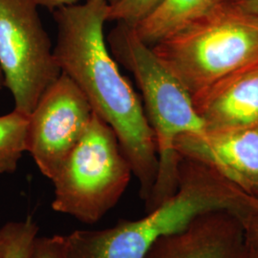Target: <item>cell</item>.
<instances>
[{
  "instance_id": "obj_22",
  "label": "cell",
  "mask_w": 258,
  "mask_h": 258,
  "mask_svg": "<svg viewBox=\"0 0 258 258\" xmlns=\"http://www.w3.org/2000/svg\"><path fill=\"white\" fill-rule=\"evenodd\" d=\"M107 1H108L109 4H113V3H115L117 0H107Z\"/></svg>"
},
{
  "instance_id": "obj_8",
  "label": "cell",
  "mask_w": 258,
  "mask_h": 258,
  "mask_svg": "<svg viewBox=\"0 0 258 258\" xmlns=\"http://www.w3.org/2000/svg\"><path fill=\"white\" fill-rule=\"evenodd\" d=\"M175 149L258 199V128L186 133L177 138Z\"/></svg>"
},
{
  "instance_id": "obj_1",
  "label": "cell",
  "mask_w": 258,
  "mask_h": 258,
  "mask_svg": "<svg viewBox=\"0 0 258 258\" xmlns=\"http://www.w3.org/2000/svg\"><path fill=\"white\" fill-rule=\"evenodd\" d=\"M107 0L54 11L56 63L81 89L96 113L114 130L146 202L156 181L158 156L153 130L127 79L120 74L104 40Z\"/></svg>"
},
{
  "instance_id": "obj_18",
  "label": "cell",
  "mask_w": 258,
  "mask_h": 258,
  "mask_svg": "<svg viewBox=\"0 0 258 258\" xmlns=\"http://www.w3.org/2000/svg\"><path fill=\"white\" fill-rule=\"evenodd\" d=\"M232 1L240 9L258 16V0H229Z\"/></svg>"
},
{
  "instance_id": "obj_14",
  "label": "cell",
  "mask_w": 258,
  "mask_h": 258,
  "mask_svg": "<svg viewBox=\"0 0 258 258\" xmlns=\"http://www.w3.org/2000/svg\"><path fill=\"white\" fill-rule=\"evenodd\" d=\"M164 0H117L109 4L107 21L120 22L135 28L154 13Z\"/></svg>"
},
{
  "instance_id": "obj_12",
  "label": "cell",
  "mask_w": 258,
  "mask_h": 258,
  "mask_svg": "<svg viewBox=\"0 0 258 258\" xmlns=\"http://www.w3.org/2000/svg\"><path fill=\"white\" fill-rule=\"evenodd\" d=\"M28 120V115L16 109L0 116V173L15 172L27 151Z\"/></svg>"
},
{
  "instance_id": "obj_16",
  "label": "cell",
  "mask_w": 258,
  "mask_h": 258,
  "mask_svg": "<svg viewBox=\"0 0 258 258\" xmlns=\"http://www.w3.org/2000/svg\"><path fill=\"white\" fill-rule=\"evenodd\" d=\"M30 258H66L63 235L37 236Z\"/></svg>"
},
{
  "instance_id": "obj_11",
  "label": "cell",
  "mask_w": 258,
  "mask_h": 258,
  "mask_svg": "<svg viewBox=\"0 0 258 258\" xmlns=\"http://www.w3.org/2000/svg\"><path fill=\"white\" fill-rule=\"evenodd\" d=\"M222 0H164L148 19L134 28L149 47L171 36L212 11Z\"/></svg>"
},
{
  "instance_id": "obj_2",
  "label": "cell",
  "mask_w": 258,
  "mask_h": 258,
  "mask_svg": "<svg viewBox=\"0 0 258 258\" xmlns=\"http://www.w3.org/2000/svg\"><path fill=\"white\" fill-rule=\"evenodd\" d=\"M248 196L211 167L182 158L174 195L138 220L63 235L66 258H145L160 237L183 231L201 214L228 211L238 217Z\"/></svg>"
},
{
  "instance_id": "obj_10",
  "label": "cell",
  "mask_w": 258,
  "mask_h": 258,
  "mask_svg": "<svg viewBox=\"0 0 258 258\" xmlns=\"http://www.w3.org/2000/svg\"><path fill=\"white\" fill-rule=\"evenodd\" d=\"M192 101L206 131L258 128V64L225 78Z\"/></svg>"
},
{
  "instance_id": "obj_4",
  "label": "cell",
  "mask_w": 258,
  "mask_h": 258,
  "mask_svg": "<svg viewBox=\"0 0 258 258\" xmlns=\"http://www.w3.org/2000/svg\"><path fill=\"white\" fill-rule=\"evenodd\" d=\"M191 98L258 64V16L220 1L200 19L151 47Z\"/></svg>"
},
{
  "instance_id": "obj_3",
  "label": "cell",
  "mask_w": 258,
  "mask_h": 258,
  "mask_svg": "<svg viewBox=\"0 0 258 258\" xmlns=\"http://www.w3.org/2000/svg\"><path fill=\"white\" fill-rule=\"evenodd\" d=\"M111 52L120 64L134 75L142 91L144 109L156 142V181L146 203L150 212L169 199L178 188L177 138L186 133L206 131L190 94L165 65L151 47L139 38L134 28L117 22L107 37Z\"/></svg>"
},
{
  "instance_id": "obj_5",
  "label": "cell",
  "mask_w": 258,
  "mask_h": 258,
  "mask_svg": "<svg viewBox=\"0 0 258 258\" xmlns=\"http://www.w3.org/2000/svg\"><path fill=\"white\" fill-rule=\"evenodd\" d=\"M114 130L96 113L52 182V209L95 224L119 202L132 175Z\"/></svg>"
},
{
  "instance_id": "obj_19",
  "label": "cell",
  "mask_w": 258,
  "mask_h": 258,
  "mask_svg": "<svg viewBox=\"0 0 258 258\" xmlns=\"http://www.w3.org/2000/svg\"><path fill=\"white\" fill-rule=\"evenodd\" d=\"M4 254H5V242H4L2 232L0 231V258L4 257Z\"/></svg>"
},
{
  "instance_id": "obj_15",
  "label": "cell",
  "mask_w": 258,
  "mask_h": 258,
  "mask_svg": "<svg viewBox=\"0 0 258 258\" xmlns=\"http://www.w3.org/2000/svg\"><path fill=\"white\" fill-rule=\"evenodd\" d=\"M249 251L258 252V199L248 196L246 208L238 217Z\"/></svg>"
},
{
  "instance_id": "obj_13",
  "label": "cell",
  "mask_w": 258,
  "mask_h": 258,
  "mask_svg": "<svg viewBox=\"0 0 258 258\" xmlns=\"http://www.w3.org/2000/svg\"><path fill=\"white\" fill-rule=\"evenodd\" d=\"M0 231L5 242L3 258H30L38 232L37 223L31 216L21 221L9 222Z\"/></svg>"
},
{
  "instance_id": "obj_17",
  "label": "cell",
  "mask_w": 258,
  "mask_h": 258,
  "mask_svg": "<svg viewBox=\"0 0 258 258\" xmlns=\"http://www.w3.org/2000/svg\"><path fill=\"white\" fill-rule=\"evenodd\" d=\"M80 0H34L38 7H45L47 9L55 10L77 4Z\"/></svg>"
},
{
  "instance_id": "obj_23",
  "label": "cell",
  "mask_w": 258,
  "mask_h": 258,
  "mask_svg": "<svg viewBox=\"0 0 258 258\" xmlns=\"http://www.w3.org/2000/svg\"><path fill=\"white\" fill-rule=\"evenodd\" d=\"M222 1H224V0H222Z\"/></svg>"
},
{
  "instance_id": "obj_21",
  "label": "cell",
  "mask_w": 258,
  "mask_h": 258,
  "mask_svg": "<svg viewBox=\"0 0 258 258\" xmlns=\"http://www.w3.org/2000/svg\"><path fill=\"white\" fill-rule=\"evenodd\" d=\"M247 258H258V252H254V251H249L248 256Z\"/></svg>"
},
{
  "instance_id": "obj_6",
  "label": "cell",
  "mask_w": 258,
  "mask_h": 258,
  "mask_svg": "<svg viewBox=\"0 0 258 258\" xmlns=\"http://www.w3.org/2000/svg\"><path fill=\"white\" fill-rule=\"evenodd\" d=\"M34 0H0V67L15 109L30 115L61 74Z\"/></svg>"
},
{
  "instance_id": "obj_20",
  "label": "cell",
  "mask_w": 258,
  "mask_h": 258,
  "mask_svg": "<svg viewBox=\"0 0 258 258\" xmlns=\"http://www.w3.org/2000/svg\"><path fill=\"white\" fill-rule=\"evenodd\" d=\"M2 86H5V85H4V75H3L2 69H1V67H0V89H1Z\"/></svg>"
},
{
  "instance_id": "obj_7",
  "label": "cell",
  "mask_w": 258,
  "mask_h": 258,
  "mask_svg": "<svg viewBox=\"0 0 258 258\" xmlns=\"http://www.w3.org/2000/svg\"><path fill=\"white\" fill-rule=\"evenodd\" d=\"M93 113L88 100L64 73L39 97L29 115L27 151L51 181L88 128Z\"/></svg>"
},
{
  "instance_id": "obj_9",
  "label": "cell",
  "mask_w": 258,
  "mask_h": 258,
  "mask_svg": "<svg viewBox=\"0 0 258 258\" xmlns=\"http://www.w3.org/2000/svg\"><path fill=\"white\" fill-rule=\"evenodd\" d=\"M238 217L228 211L197 216L183 231L160 237L145 258H247Z\"/></svg>"
}]
</instances>
